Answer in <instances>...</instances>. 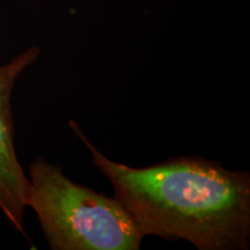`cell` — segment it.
Wrapping results in <instances>:
<instances>
[{
  "label": "cell",
  "instance_id": "2",
  "mask_svg": "<svg viewBox=\"0 0 250 250\" xmlns=\"http://www.w3.org/2000/svg\"><path fill=\"white\" fill-rule=\"evenodd\" d=\"M27 208L51 250H138L144 235L116 197L68 179L40 156L28 170Z\"/></svg>",
  "mask_w": 250,
  "mask_h": 250
},
{
  "label": "cell",
  "instance_id": "1",
  "mask_svg": "<svg viewBox=\"0 0 250 250\" xmlns=\"http://www.w3.org/2000/svg\"><path fill=\"white\" fill-rule=\"evenodd\" d=\"M68 124L144 237L184 240L198 250L250 248L249 171L202 155L131 167L100 152L76 121Z\"/></svg>",
  "mask_w": 250,
  "mask_h": 250
},
{
  "label": "cell",
  "instance_id": "3",
  "mask_svg": "<svg viewBox=\"0 0 250 250\" xmlns=\"http://www.w3.org/2000/svg\"><path fill=\"white\" fill-rule=\"evenodd\" d=\"M40 55L41 49L34 45L0 65V211L23 235L29 180L15 149L12 95L19 78Z\"/></svg>",
  "mask_w": 250,
  "mask_h": 250
}]
</instances>
